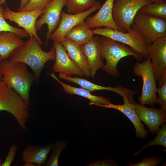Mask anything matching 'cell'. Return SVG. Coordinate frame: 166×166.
<instances>
[{
    "label": "cell",
    "instance_id": "obj_32",
    "mask_svg": "<svg viewBox=\"0 0 166 166\" xmlns=\"http://www.w3.org/2000/svg\"><path fill=\"white\" fill-rule=\"evenodd\" d=\"M18 147L15 144H13L10 147L6 158L1 166H10L14 160Z\"/></svg>",
    "mask_w": 166,
    "mask_h": 166
},
{
    "label": "cell",
    "instance_id": "obj_16",
    "mask_svg": "<svg viewBox=\"0 0 166 166\" xmlns=\"http://www.w3.org/2000/svg\"><path fill=\"white\" fill-rule=\"evenodd\" d=\"M89 65L90 77L94 78L97 72L103 65L101 57L100 37L98 35L81 45Z\"/></svg>",
    "mask_w": 166,
    "mask_h": 166
},
{
    "label": "cell",
    "instance_id": "obj_20",
    "mask_svg": "<svg viewBox=\"0 0 166 166\" xmlns=\"http://www.w3.org/2000/svg\"><path fill=\"white\" fill-rule=\"evenodd\" d=\"M22 38L13 32H0V57L2 60H7L13 51L22 44Z\"/></svg>",
    "mask_w": 166,
    "mask_h": 166
},
{
    "label": "cell",
    "instance_id": "obj_6",
    "mask_svg": "<svg viewBox=\"0 0 166 166\" xmlns=\"http://www.w3.org/2000/svg\"><path fill=\"white\" fill-rule=\"evenodd\" d=\"M133 72L137 77H141L143 80L141 95L138 98L139 104L153 106L157 104L158 97L156 79L152 67L150 59L148 57L143 61L136 62L132 68Z\"/></svg>",
    "mask_w": 166,
    "mask_h": 166
},
{
    "label": "cell",
    "instance_id": "obj_21",
    "mask_svg": "<svg viewBox=\"0 0 166 166\" xmlns=\"http://www.w3.org/2000/svg\"><path fill=\"white\" fill-rule=\"evenodd\" d=\"M50 76L57 81L62 86L63 90L70 94L77 95L84 97L90 102V105L96 104L108 105L111 102L110 100L104 97L93 95L87 90L81 88H79L65 84L60 81L52 72Z\"/></svg>",
    "mask_w": 166,
    "mask_h": 166
},
{
    "label": "cell",
    "instance_id": "obj_39",
    "mask_svg": "<svg viewBox=\"0 0 166 166\" xmlns=\"http://www.w3.org/2000/svg\"><path fill=\"white\" fill-rule=\"evenodd\" d=\"M3 162L2 160V159H0V166H1Z\"/></svg>",
    "mask_w": 166,
    "mask_h": 166
},
{
    "label": "cell",
    "instance_id": "obj_12",
    "mask_svg": "<svg viewBox=\"0 0 166 166\" xmlns=\"http://www.w3.org/2000/svg\"><path fill=\"white\" fill-rule=\"evenodd\" d=\"M66 0H52L45 9L41 18L36 22L37 31L39 30L42 26L46 24L48 31L46 34L45 45L50 39L51 34L58 26L61 18L62 10L65 6Z\"/></svg>",
    "mask_w": 166,
    "mask_h": 166
},
{
    "label": "cell",
    "instance_id": "obj_23",
    "mask_svg": "<svg viewBox=\"0 0 166 166\" xmlns=\"http://www.w3.org/2000/svg\"><path fill=\"white\" fill-rule=\"evenodd\" d=\"M92 30L85 21L77 25L66 34L65 38L76 44L82 45L93 38Z\"/></svg>",
    "mask_w": 166,
    "mask_h": 166
},
{
    "label": "cell",
    "instance_id": "obj_22",
    "mask_svg": "<svg viewBox=\"0 0 166 166\" xmlns=\"http://www.w3.org/2000/svg\"><path fill=\"white\" fill-rule=\"evenodd\" d=\"M59 78L67 81L78 85L81 88L85 89L90 93L97 90H107L115 92L122 96L124 92V88L121 85H118L115 87L111 86H103L95 84L84 79L77 77H72L71 76H68L61 73H59Z\"/></svg>",
    "mask_w": 166,
    "mask_h": 166
},
{
    "label": "cell",
    "instance_id": "obj_5",
    "mask_svg": "<svg viewBox=\"0 0 166 166\" xmlns=\"http://www.w3.org/2000/svg\"><path fill=\"white\" fill-rule=\"evenodd\" d=\"M93 35L97 34L110 38L126 45L134 51L145 58L148 56L149 45L143 35L137 30L131 28L126 32H123L111 28L105 27L92 30Z\"/></svg>",
    "mask_w": 166,
    "mask_h": 166
},
{
    "label": "cell",
    "instance_id": "obj_10",
    "mask_svg": "<svg viewBox=\"0 0 166 166\" xmlns=\"http://www.w3.org/2000/svg\"><path fill=\"white\" fill-rule=\"evenodd\" d=\"M4 5V18L15 22L23 28L30 36L34 37L41 45H43V42L37 33L36 22L38 18L44 12L45 9L40 10L15 12L11 10L6 4Z\"/></svg>",
    "mask_w": 166,
    "mask_h": 166
},
{
    "label": "cell",
    "instance_id": "obj_41",
    "mask_svg": "<svg viewBox=\"0 0 166 166\" xmlns=\"http://www.w3.org/2000/svg\"></svg>",
    "mask_w": 166,
    "mask_h": 166
},
{
    "label": "cell",
    "instance_id": "obj_17",
    "mask_svg": "<svg viewBox=\"0 0 166 166\" xmlns=\"http://www.w3.org/2000/svg\"><path fill=\"white\" fill-rule=\"evenodd\" d=\"M122 101L124 102L122 105H115L110 103L108 105L96 104L95 105L106 108L115 109L123 113L133 124L135 129L136 137L145 139L148 134V132L145 129L144 124L135 112L134 103L129 102L123 98Z\"/></svg>",
    "mask_w": 166,
    "mask_h": 166
},
{
    "label": "cell",
    "instance_id": "obj_35",
    "mask_svg": "<svg viewBox=\"0 0 166 166\" xmlns=\"http://www.w3.org/2000/svg\"><path fill=\"white\" fill-rule=\"evenodd\" d=\"M3 61L2 59L0 57V81L2 80V77H3V75L1 73V66L2 64V62Z\"/></svg>",
    "mask_w": 166,
    "mask_h": 166
},
{
    "label": "cell",
    "instance_id": "obj_18",
    "mask_svg": "<svg viewBox=\"0 0 166 166\" xmlns=\"http://www.w3.org/2000/svg\"><path fill=\"white\" fill-rule=\"evenodd\" d=\"M66 50L69 57L80 70L84 76H90L89 69L87 59L81 45L76 44L65 38L60 43Z\"/></svg>",
    "mask_w": 166,
    "mask_h": 166
},
{
    "label": "cell",
    "instance_id": "obj_2",
    "mask_svg": "<svg viewBox=\"0 0 166 166\" xmlns=\"http://www.w3.org/2000/svg\"><path fill=\"white\" fill-rule=\"evenodd\" d=\"M27 65L19 62L3 60L1 67L2 80L17 92L29 107L30 89L33 82L36 81L34 74L27 69Z\"/></svg>",
    "mask_w": 166,
    "mask_h": 166
},
{
    "label": "cell",
    "instance_id": "obj_36",
    "mask_svg": "<svg viewBox=\"0 0 166 166\" xmlns=\"http://www.w3.org/2000/svg\"><path fill=\"white\" fill-rule=\"evenodd\" d=\"M24 166H37L36 165H34V164L30 163H25L22 165Z\"/></svg>",
    "mask_w": 166,
    "mask_h": 166
},
{
    "label": "cell",
    "instance_id": "obj_1",
    "mask_svg": "<svg viewBox=\"0 0 166 166\" xmlns=\"http://www.w3.org/2000/svg\"><path fill=\"white\" fill-rule=\"evenodd\" d=\"M41 45L34 37L30 36L13 51L9 58L11 61L21 62L29 66L38 81L45 63L49 60L55 61L56 57L53 45L48 52L43 50Z\"/></svg>",
    "mask_w": 166,
    "mask_h": 166
},
{
    "label": "cell",
    "instance_id": "obj_14",
    "mask_svg": "<svg viewBox=\"0 0 166 166\" xmlns=\"http://www.w3.org/2000/svg\"><path fill=\"white\" fill-rule=\"evenodd\" d=\"M56 52L55 62L52 69L56 73H61L68 76L73 75L82 77L84 75L69 57L66 50L60 43L53 42Z\"/></svg>",
    "mask_w": 166,
    "mask_h": 166
},
{
    "label": "cell",
    "instance_id": "obj_27",
    "mask_svg": "<svg viewBox=\"0 0 166 166\" xmlns=\"http://www.w3.org/2000/svg\"><path fill=\"white\" fill-rule=\"evenodd\" d=\"M0 0V32L10 31L16 34L21 38H27L30 35L24 29L13 26L9 24L6 21L3 16V11L4 9L3 4L1 3Z\"/></svg>",
    "mask_w": 166,
    "mask_h": 166
},
{
    "label": "cell",
    "instance_id": "obj_33",
    "mask_svg": "<svg viewBox=\"0 0 166 166\" xmlns=\"http://www.w3.org/2000/svg\"><path fill=\"white\" fill-rule=\"evenodd\" d=\"M118 163L112 160L106 159L96 160L89 163L86 166H115Z\"/></svg>",
    "mask_w": 166,
    "mask_h": 166
},
{
    "label": "cell",
    "instance_id": "obj_29",
    "mask_svg": "<svg viewBox=\"0 0 166 166\" xmlns=\"http://www.w3.org/2000/svg\"><path fill=\"white\" fill-rule=\"evenodd\" d=\"M52 0H30L21 11H29L44 10Z\"/></svg>",
    "mask_w": 166,
    "mask_h": 166
},
{
    "label": "cell",
    "instance_id": "obj_7",
    "mask_svg": "<svg viewBox=\"0 0 166 166\" xmlns=\"http://www.w3.org/2000/svg\"><path fill=\"white\" fill-rule=\"evenodd\" d=\"M131 28L141 33L148 45L158 38L166 37V19L144 14L139 11Z\"/></svg>",
    "mask_w": 166,
    "mask_h": 166
},
{
    "label": "cell",
    "instance_id": "obj_34",
    "mask_svg": "<svg viewBox=\"0 0 166 166\" xmlns=\"http://www.w3.org/2000/svg\"><path fill=\"white\" fill-rule=\"evenodd\" d=\"M30 0H20V3L18 11H21L27 4Z\"/></svg>",
    "mask_w": 166,
    "mask_h": 166
},
{
    "label": "cell",
    "instance_id": "obj_4",
    "mask_svg": "<svg viewBox=\"0 0 166 166\" xmlns=\"http://www.w3.org/2000/svg\"><path fill=\"white\" fill-rule=\"evenodd\" d=\"M29 107L22 97L3 80L0 81V111H7L15 118L23 130L26 129Z\"/></svg>",
    "mask_w": 166,
    "mask_h": 166
},
{
    "label": "cell",
    "instance_id": "obj_26",
    "mask_svg": "<svg viewBox=\"0 0 166 166\" xmlns=\"http://www.w3.org/2000/svg\"><path fill=\"white\" fill-rule=\"evenodd\" d=\"M157 132V135L152 140L142 145L140 148L136 152L134 156L139 154L142 151L149 147L154 145L161 146L166 148V124L164 123Z\"/></svg>",
    "mask_w": 166,
    "mask_h": 166
},
{
    "label": "cell",
    "instance_id": "obj_30",
    "mask_svg": "<svg viewBox=\"0 0 166 166\" xmlns=\"http://www.w3.org/2000/svg\"><path fill=\"white\" fill-rule=\"evenodd\" d=\"M164 158L157 156L146 157L141 161L136 163H129L128 166H156L162 162Z\"/></svg>",
    "mask_w": 166,
    "mask_h": 166
},
{
    "label": "cell",
    "instance_id": "obj_24",
    "mask_svg": "<svg viewBox=\"0 0 166 166\" xmlns=\"http://www.w3.org/2000/svg\"><path fill=\"white\" fill-rule=\"evenodd\" d=\"M97 2L96 0H66L65 6L68 14H77L91 9Z\"/></svg>",
    "mask_w": 166,
    "mask_h": 166
},
{
    "label": "cell",
    "instance_id": "obj_9",
    "mask_svg": "<svg viewBox=\"0 0 166 166\" xmlns=\"http://www.w3.org/2000/svg\"><path fill=\"white\" fill-rule=\"evenodd\" d=\"M148 53L154 76L160 86L166 81V37L158 38L149 45Z\"/></svg>",
    "mask_w": 166,
    "mask_h": 166
},
{
    "label": "cell",
    "instance_id": "obj_25",
    "mask_svg": "<svg viewBox=\"0 0 166 166\" xmlns=\"http://www.w3.org/2000/svg\"><path fill=\"white\" fill-rule=\"evenodd\" d=\"M139 11L144 14L166 19V2L145 5Z\"/></svg>",
    "mask_w": 166,
    "mask_h": 166
},
{
    "label": "cell",
    "instance_id": "obj_13",
    "mask_svg": "<svg viewBox=\"0 0 166 166\" xmlns=\"http://www.w3.org/2000/svg\"><path fill=\"white\" fill-rule=\"evenodd\" d=\"M134 106L135 112L151 134H155L160 126L166 122V111L152 106L147 107L136 102Z\"/></svg>",
    "mask_w": 166,
    "mask_h": 166
},
{
    "label": "cell",
    "instance_id": "obj_40",
    "mask_svg": "<svg viewBox=\"0 0 166 166\" xmlns=\"http://www.w3.org/2000/svg\"><path fill=\"white\" fill-rule=\"evenodd\" d=\"M165 1H166V0H164Z\"/></svg>",
    "mask_w": 166,
    "mask_h": 166
},
{
    "label": "cell",
    "instance_id": "obj_31",
    "mask_svg": "<svg viewBox=\"0 0 166 166\" xmlns=\"http://www.w3.org/2000/svg\"><path fill=\"white\" fill-rule=\"evenodd\" d=\"M157 93L159 97L157 104L161 106L160 109L166 111V81L157 88Z\"/></svg>",
    "mask_w": 166,
    "mask_h": 166
},
{
    "label": "cell",
    "instance_id": "obj_15",
    "mask_svg": "<svg viewBox=\"0 0 166 166\" xmlns=\"http://www.w3.org/2000/svg\"><path fill=\"white\" fill-rule=\"evenodd\" d=\"M114 1L106 0L96 14L85 20V22L89 28L91 29L107 27L123 32L116 24L113 18L112 11Z\"/></svg>",
    "mask_w": 166,
    "mask_h": 166
},
{
    "label": "cell",
    "instance_id": "obj_11",
    "mask_svg": "<svg viewBox=\"0 0 166 166\" xmlns=\"http://www.w3.org/2000/svg\"><path fill=\"white\" fill-rule=\"evenodd\" d=\"M101 6L100 2L97 1V4L91 9L80 14H70L62 11L60 23L51 35L50 39L53 42L61 43L71 29L84 21L88 16L99 9Z\"/></svg>",
    "mask_w": 166,
    "mask_h": 166
},
{
    "label": "cell",
    "instance_id": "obj_19",
    "mask_svg": "<svg viewBox=\"0 0 166 166\" xmlns=\"http://www.w3.org/2000/svg\"><path fill=\"white\" fill-rule=\"evenodd\" d=\"M53 143L45 146L28 145L22 152V160L25 163L36 164L38 166L43 164L52 149Z\"/></svg>",
    "mask_w": 166,
    "mask_h": 166
},
{
    "label": "cell",
    "instance_id": "obj_3",
    "mask_svg": "<svg viewBox=\"0 0 166 166\" xmlns=\"http://www.w3.org/2000/svg\"><path fill=\"white\" fill-rule=\"evenodd\" d=\"M101 59H105L106 63L101 69L110 75L117 77L119 75L117 65L123 58L128 56L134 57L138 61L143 60V57L133 50L126 45L103 36L100 37Z\"/></svg>",
    "mask_w": 166,
    "mask_h": 166
},
{
    "label": "cell",
    "instance_id": "obj_28",
    "mask_svg": "<svg viewBox=\"0 0 166 166\" xmlns=\"http://www.w3.org/2000/svg\"><path fill=\"white\" fill-rule=\"evenodd\" d=\"M67 143L65 142L57 140L53 143L51 154L48 160L43 164L44 166H58L60 155L62 151L66 148Z\"/></svg>",
    "mask_w": 166,
    "mask_h": 166
},
{
    "label": "cell",
    "instance_id": "obj_38",
    "mask_svg": "<svg viewBox=\"0 0 166 166\" xmlns=\"http://www.w3.org/2000/svg\"><path fill=\"white\" fill-rule=\"evenodd\" d=\"M6 0H1V3L2 4H6Z\"/></svg>",
    "mask_w": 166,
    "mask_h": 166
},
{
    "label": "cell",
    "instance_id": "obj_8",
    "mask_svg": "<svg viewBox=\"0 0 166 166\" xmlns=\"http://www.w3.org/2000/svg\"><path fill=\"white\" fill-rule=\"evenodd\" d=\"M150 0H114L112 15L116 24L124 32L131 28L136 14L143 6L152 3Z\"/></svg>",
    "mask_w": 166,
    "mask_h": 166
},
{
    "label": "cell",
    "instance_id": "obj_37",
    "mask_svg": "<svg viewBox=\"0 0 166 166\" xmlns=\"http://www.w3.org/2000/svg\"><path fill=\"white\" fill-rule=\"evenodd\" d=\"M152 2H166L164 0H150Z\"/></svg>",
    "mask_w": 166,
    "mask_h": 166
}]
</instances>
